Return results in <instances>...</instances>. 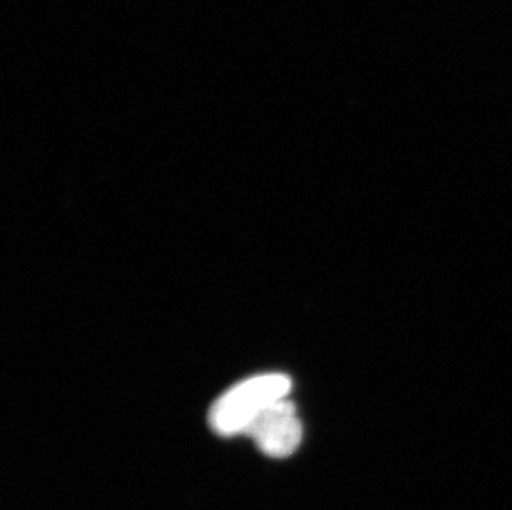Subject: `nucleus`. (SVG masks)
Returning a JSON list of instances; mask_svg holds the SVG:
<instances>
[{
	"mask_svg": "<svg viewBox=\"0 0 512 510\" xmlns=\"http://www.w3.org/2000/svg\"><path fill=\"white\" fill-rule=\"evenodd\" d=\"M289 378L281 373L254 376L234 386L214 403L209 419L221 436L244 434L247 428L282 398H289Z\"/></svg>",
	"mask_w": 512,
	"mask_h": 510,
	"instance_id": "1",
	"label": "nucleus"
},
{
	"mask_svg": "<svg viewBox=\"0 0 512 510\" xmlns=\"http://www.w3.org/2000/svg\"><path fill=\"white\" fill-rule=\"evenodd\" d=\"M244 434L252 438L267 456L287 458L299 448L302 423L294 403L289 398H282L269 406Z\"/></svg>",
	"mask_w": 512,
	"mask_h": 510,
	"instance_id": "2",
	"label": "nucleus"
}]
</instances>
